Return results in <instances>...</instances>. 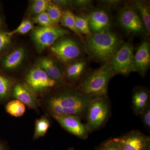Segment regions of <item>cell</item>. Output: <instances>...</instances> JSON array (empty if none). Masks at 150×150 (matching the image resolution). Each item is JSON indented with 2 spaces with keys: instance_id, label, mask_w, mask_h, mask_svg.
I'll return each mask as SVG.
<instances>
[{
  "instance_id": "obj_1",
  "label": "cell",
  "mask_w": 150,
  "mask_h": 150,
  "mask_svg": "<svg viewBox=\"0 0 150 150\" xmlns=\"http://www.w3.org/2000/svg\"><path fill=\"white\" fill-rule=\"evenodd\" d=\"M96 97L87 95L70 86L58 87L40 98V108L50 117L63 115L86 117L91 102Z\"/></svg>"
},
{
  "instance_id": "obj_2",
  "label": "cell",
  "mask_w": 150,
  "mask_h": 150,
  "mask_svg": "<svg viewBox=\"0 0 150 150\" xmlns=\"http://www.w3.org/2000/svg\"><path fill=\"white\" fill-rule=\"evenodd\" d=\"M123 43L117 33L108 29L86 36L84 45L91 59L104 64L111 60Z\"/></svg>"
},
{
  "instance_id": "obj_3",
  "label": "cell",
  "mask_w": 150,
  "mask_h": 150,
  "mask_svg": "<svg viewBox=\"0 0 150 150\" xmlns=\"http://www.w3.org/2000/svg\"><path fill=\"white\" fill-rule=\"evenodd\" d=\"M115 75L109 62L85 76L74 88L82 93L94 97H107L108 84Z\"/></svg>"
},
{
  "instance_id": "obj_4",
  "label": "cell",
  "mask_w": 150,
  "mask_h": 150,
  "mask_svg": "<svg viewBox=\"0 0 150 150\" xmlns=\"http://www.w3.org/2000/svg\"><path fill=\"white\" fill-rule=\"evenodd\" d=\"M49 48L54 58L67 66L81 59L85 52L84 45L68 35L59 38Z\"/></svg>"
},
{
  "instance_id": "obj_5",
  "label": "cell",
  "mask_w": 150,
  "mask_h": 150,
  "mask_svg": "<svg viewBox=\"0 0 150 150\" xmlns=\"http://www.w3.org/2000/svg\"><path fill=\"white\" fill-rule=\"evenodd\" d=\"M110 114V103L107 97H96L88 108L85 124L89 134L101 129L107 122Z\"/></svg>"
},
{
  "instance_id": "obj_6",
  "label": "cell",
  "mask_w": 150,
  "mask_h": 150,
  "mask_svg": "<svg viewBox=\"0 0 150 150\" xmlns=\"http://www.w3.org/2000/svg\"><path fill=\"white\" fill-rule=\"evenodd\" d=\"M39 98L59 87L43 70L35 65L25 74L23 80Z\"/></svg>"
},
{
  "instance_id": "obj_7",
  "label": "cell",
  "mask_w": 150,
  "mask_h": 150,
  "mask_svg": "<svg viewBox=\"0 0 150 150\" xmlns=\"http://www.w3.org/2000/svg\"><path fill=\"white\" fill-rule=\"evenodd\" d=\"M30 32L31 39L39 53L51 47L59 38L70 34L69 30L59 26H38L34 27Z\"/></svg>"
},
{
  "instance_id": "obj_8",
  "label": "cell",
  "mask_w": 150,
  "mask_h": 150,
  "mask_svg": "<svg viewBox=\"0 0 150 150\" xmlns=\"http://www.w3.org/2000/svg\"><path fill=\"white\" fill-rule=\"evenodd\" d=\"M134 48L130 41L123 42L109 61L115 75L128 76L133 71Z\"/></svg>"
},
{
  "instance_id": "obj_9",
  "label": "cell",
  "mask_w": 150,
  "mask_h": 150,
  "mask_svg": "<svg viewBox=\"0 0 150 150\" xmlns=\"http://www.w3.org/2000/svg\"><path fill=\"white\" fill-rule=\"evenodd\" d=\"M118 21L121 28L128 34H146L142 19L132 4H127L122 8L118 13Z\"/></svg>"
},
{
  "instance_id": "obj_10",
  "label": "cell",
  "mask_w": 150,
  "mask_h": 150,
  "mask_svg": "<svg viewBox=\"0 0 150 150\" xmlns=\"http://www.w3.org/2000/svg\"><path fill=\"white\" fill-rule=\"evenodd\" d=\"M11 99H16L22 103L29 109L39 113L40 98L23 81H16L12 88Z\"/></svg>"
},
{
  "instance_id": "obj_11",
  "label": "cell",
  "mask_w": 150,
  "mask_h": 150,
  "mask_svg": "<svg viewBox=\"0 0 150 150\" xmlns=\"http://www.w3.org/2000/svg\"><path fill=\"white\" fill-rule=\"evenodd\" d=\"M52 118L63 129L79 139L85 140L88 138V131L79 117L75 115H63L54 116Z\"/></svg>"
},
{
  "instance_id": "obj_12",
  "label": "cell",
  "mask_w": 150,
  "mask_h": 150,
  "mask_svg": "<svg viewBox=\"0 0 150 150\" xmlns=\"http://www.w3.org/2000/svg\"><path fill=\"white\" fill-rule=\"evenodd\" d=\"M123 150H144L150 137L139 130H133L114 138Z\"/></svg>"
},
{
  "instance_id": "obj_13",
  "label": "cell",
  "mask_w": 150,
  "mask_h": 150,
  "mask_svg": "<svg viewBox=\"0 0 150 150\" xmlns=\"http://www.w3.org/2000/svg\"><path fill=\"white\" fill-rule=\"evenodd\" d=\"M36 65L55 81L59 86L64 85V69L57 59L50 57H41L38 59Z\"/></svg>"
},
{
  "instance_id": "obj_14",
  "label": "cell",
  "mask_w": 150,
  "mask_h": 150,
  "mask_svg": "<svg viewBox=\"0 0 150 150\" xmlns=\"http://www.w3.org/2000/svg\"><path fill=\"white\" fill-rule=\"evenodd\" d=\"M150 65L149 41H142L134 54L133 71L139 73L142 76L146 74Z\"/></svg>"
},
{
  "instance_id": "obj_15",
  "label": "cell",
  "mask_w": 150,
  "mask_h": 150,
  "mask_svg": "<svg viewBox=\"0 0 150 150\" xmlns=\"http://www.w3.org/2000/svg\"><path fill=\"white\" fill-rule=\"evenodd\" d=\"M86 69V61L82 59L67 66L64 69L65 85L75 87L85 76Z\"/></svg>"
},
{
  "instance_id": "obj_16",
  "label": "cell",
  "mask_w": 150,
  "mask_h": 150,
  "mask_svg": "<svg viewBox=\"0 0 150 150\" xmlns=\"http://www.w3.org/2000/svg\"><path fill=\"white\" fill-rule=\"evenodd\" d=\"M25 56L26 51L24 47L16 48L3 56L0 62L1 68L5 71H15L23 64Z\"/></svg>"
},
{
  "instance_id": "obj_17",
  "label": "cell",
  "mask_w": 150,
  "mask_h": 150,
  "mask_svg": "<svg viewBox=\"0 0 150 150\" xmlns=\"http://www.w3.org/2000/svg\"><path fill=\"white\" fill-rule=\"evenodd\" d=\"M88 24L92 33H97L110 29L111 21L107 11L97 9L88 15Z\"/></svg>"
},
{
  "instance_id": "obj_18",
  "label": "cell",
  "mask_w": 150,
  "mask_h": 150,
  "mask_svg": "<svg viewBox=\"0 0 150 150\" xmlns=\"http://www.w3.org/2000/svg\"><path fill=\"white\" fill-rule=\"evenodd\" d=\"M150 92L149 89L143 86H137L132 93V108L136 115L140 114L150 104Z\"/></svg>"
},
{
  "instance_id": "obj_19",
  "label": "cell",
  "mask_w": 150,
  "mask_h": 150,
  "mask_svg": "<svg viewBox=\"0 0 150 150\" xmlns=\"http://www.w3.org/2000/svg\"><path fill=\"white\" fill-rule=\"evenodd\" d=\"M16 79L0 71V105L11 100L12 88Z\"/></svg>"
},
{
  "instance_id": "obj_20",
  "label": "cell",
  "mask_w": 150,
  "mask_h": 150,
  "mask_svg": "<svg viewBox=\"0 0 150 150\" xmlns=\"http://www.w3.org/2000/svg\"><path fill=\"white\" fill-rule=\"evenodd\" d=\"M137 10L144 26L146 35L150 34V8L149 2L145 1H134L131 3Z\"/></svg>"
},
{
  "instance_id": "obj_21",
  "label": "cell",
  "mask_w": 150,
  "mask_h": 150,
  "mask_svg": "<svg viewBox=\"0 0 150 150\" xmlns=\"http://www.w3.org/2000/svg\"><path fill=\"white\" fill-rule=\"evenodd\" d=\"M51 126V117L44 114L35 120L33 139L35 141L45 137Z\"/></svg>"
},
{
  "instance_id": "obj_22",
  "label": "cell",
  "mask_w": 150,
  "mask_h": 150,
  "mask_svg": "<svg viewBox=\"0 0 150 150\" xmlns=\"http://www.w3.org/2000/svg\"><path fill=\"white\" fill-rule=\"evenodd\" d=\"M60 23L62 26L68 28L74 32L80 40L84 43L85 38L77 28L75 21V15L71 11L67 10L63 11Z\"/></svg>"
},
{
  "instance_id": "obj_23",
  "label": "cell",
  "mask_w": 150,
  "mask_h": 150,
  "mask_svg": "<svg viewBox=\"0 0 150 150\" xmlns=\"http://www.w3.org/2000/svg\"><path fill=\"white\" fill-rule=\"evenodd\" d=\"M6 112L13 117L18 118L24 115L26 107L24 104L16 99H11L6 103Z\"/></svg>"
},
{
  "instance_id": "obj_24",
  "label": "cell",
  "mask_w": 150,
  "mask_h": 150,
  "mask_svg": "<svg viewBox=\"0 0 150 150\" xmlns=\"http://www.w3.org/2000/svg\"><path fill=\"white\" fill-rule=\"evenodd\" d=\"M51 2V1L49 0H35L33 1L28 9L29 14L33 18L46 11L48 6Z\"/></svg>"
},
{
  "instance_id": "obj_25",
  "label": "cell",
  "mask_w": 150,
  "mask_h": 150,
  "mask_svg": "<svg viewBox=\"0 0 150 150\" xmlns=\"http://www.w3.org/2000/svg\"><path fill=\"white\" fill-rule=\"evenodd\" d=\"M75 21L77 28L82 35H86V36L91 35L92 33L89 26L88 15L83 14L75 15Z\"/></svg>"
},
{
  "instance_id": "obj_26",
  "label": "cell",
  "mask_w": 150,
  "mask_h": 150,
  "mask_svg": "<svg viewBox=\"0 0 150 150\" xmlns=\"http://www.w3.org/2000/svg\"><path fill=\"white\" fill-rule=\"evenodd\" d=\"M12 37L8 32L0 30V56L5 55L11 48Z\"/></svg>"
},
{
  "instance_id": "obj_27",
  "label": "cell",
  "mask_w": 150,
  "mask_h": 150,
  "mask_svg": "<svg viewBox=\"0 0 150 150\" xmlns=\"http://www.w3.org/2000/svg\"><path fill=\"white\" fill-rule=\"evenodd\" d=\"M63 11L52 2L48 6L46 12L55 26H58L61 21Z\"/></svg>"
},
{
  "instance_id": "obj_28",
  "label": "cell",
  "mask_w": 150,
  "mask_h": 150,
  "mask_svg": "<svg viewBox=\"0 0 150 150\" xmlns=\"http://www.w3.org/2000/svg\"><path fill=\"white\" fill-rule=\"evenodd\" d=\"M34 23L29 19H24L22 21L20 24L15 29L8 32L9 34L12 37L16 34L25 35L31 31L34 28Z\"/></svg>"
},
{
  "instance_id": "obj_29",
  "label": "cell",
  "mask_w": 150,
  "mask_h": 150,
  "mask_svg": "<svg viewBox=\"0 0 150 150\" xmlns=\"http://www.w3.org/2000/svg\"><path fill=\"white\" fill-rule=\"evenodd\" d=\"M32 21L33 23H36L41 27L56 26L53 24L46 11L33 17Z\"/></svg>"
},
{
  "instance_id": "obj_30",
  "label": "cell",
  "mask_w": 150,
  "mask_h": 150,
  "mask_svg": "<svg viewBox=\"0 0 150 150\" xmlns=\"http://www.w3.org/2000/svg\"><path fill=\"white\" fill-rule=\"evenodd\" d=\"M96 150H123L114 138L108 139L103 142Z\"/></svg>"
},
{
  "instance_id": "obj_31",
  "label": "cell",
  "mask_w": 150,
  "mask_h": 150,
  "mask_svg": "<svg viewBox=\"0 0 150 150\" xmlns=\"http://www.w3.org/2000/svg\"><path fill=\"white\" fill-rule=\"evenodd\" d=\"M93 2L90 0L73 1V9L79 11H86L91 8Z\"/></svg>"
},
{
  "instance_id": "obj_32",
  "label": "cell",
  "mask_w": 150,
  "mask_h": 150,
  "mask_svg": "<svg viewBox=\"0 0 150 150\" xmlns=\"http://www.w3.org/2000/svg\"><path fill=\"white\" fill-rule=\"evenodd\" d=\"M100 5L101 6L103 9L112 10L116 8L122 4V1L119 0H105L98 1Z\"/></svg>"
},
{
  "instance_id": "obj_33",
  "label": "cell",
  "mask_w": 150,
  "mask_h": 150,
  "mask_svg": "<svg viewBox=\"0 0 150 150\" xmlns=\"http://www.w3.org/2000/svg\"><path fill=\"white\" fill-rule=\"evenodd\" d=\"M51 2L54 4L58 6L63 11H71L73 9V1L71 0H54Z\"/></svg>"
},
{
  "instance_id": "obj_34",
  "label": "cell",
  "mask_w": 150,
  "mask_h": 150,
  "mask_svg": "<svg viewBox=\"0 0 150 150\" xmlns=\"http://www.w3.org/2000/svg\"><path fill=\"white\" fill-rule=\"evenodd\" d=\"M140 115H141L144 126L147 130H149L150 129V104L144 109Z\"/></svg>"
},
{
  "instance_id": "obj_35",
  "label": "cell",
  "mask_w": 150,
  "mask_h": 150,
  "mask_svg": "<svg viewBox=\"0 0 150 150\" xmlns=\"http://www.w3.org/2000/svg\"><path fill=\"white\" fill-rule=\"evenodd\" d=\"M0 150H10L6 143L0 139Z\"/></svg>"
},
{
  "instance_id": "obj_36",
  "label": "cell",
  "mask_w": 150,
  "mask_h": 150,
  "mask_svg": "<svg viewBox=\"0 0 150 150\" xmlns=\"http://www.w3.org/2000/svg\"><path fill=\"white\" fill-rule=\"evenodd\" d=\"M144 150H150V141L148 142L146 144Z\"/></svg>"
},
{
  "instance_id": "obj_37",
  "label": "cell",
  "mask_w": 150,
  "mask_h": 150,
  "mask_svg": "<svg viewBox=\"0 0 150 150\" xmlns=\"http://www.w3.org/2000/svg\"><path fill=\"white\" fill-rule=\"evenodd\" d=\"M3 22H4V21H3V18L0 16V28L3 25Z\"/></svg>"
},
{
  "instance_id": "obj_38",
  "label": "cell",
  "mask_w": 150,
  "mask_h": 150,
  "mask_svg": "<svg viewBox=\"0 0 150 150\" xmlns=\"http://www.w3.org/2000/svg\"><path fill=\"white\" fill-rule=\"evenodd\" d=\"M67 150H75V149H74V148L73 147H71L68 149Z\"/></svg>"
}]
</instances>
